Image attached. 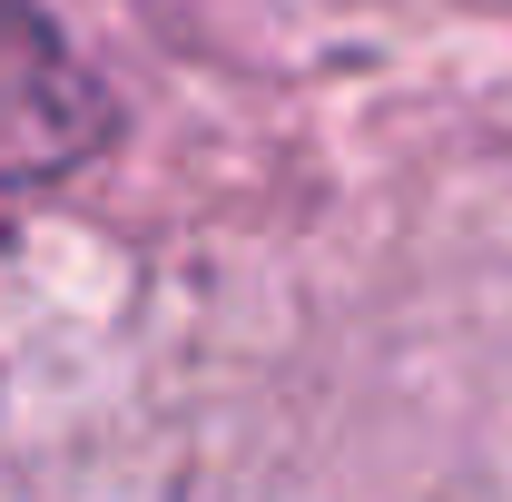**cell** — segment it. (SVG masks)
I'll return each instance as SVG.
<instances>
[{
    "mask_svg": "<svg viewBox=\"0 0 512 502\" xmlns=\"http://www.w3.org/2000/svg\"><path fill=\"white\" fill-rule=\"evenodd\" d=\"M109 148V89L40 0H0V188H50Z\"/></svg>",
    "mask_w": 512,
    "mask_h": 502,
    "instance_id": "1",
    "label": "cell"
}]
</instances>
